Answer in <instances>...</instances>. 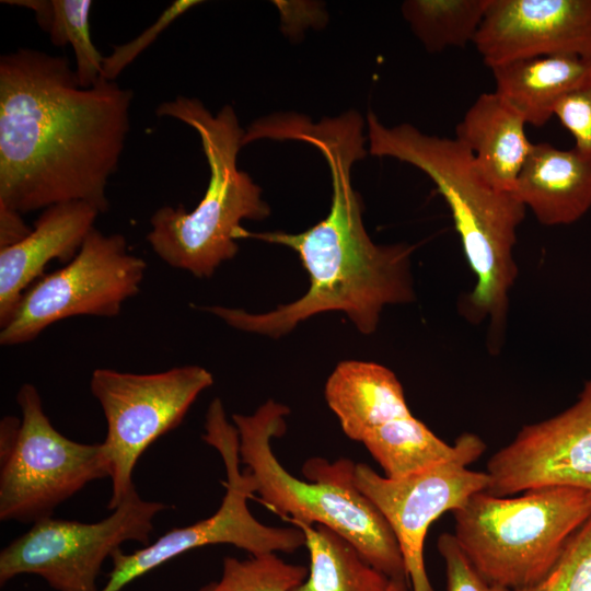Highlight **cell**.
Masks as SVG:
<instances>
[{"label":"cell","instance_id":"16","mask_svg":"<svg viewBox=\"0 0 591 591\" xmlns=\"http://www.w3.org/2000/svg\"><path fill=\"white\" fill-rule=\"evenodd\" d=\"M513 194L540 223L571 224L591 209V157L533 143Z\"/></svg>","mask_w":591,"mask_h":591},{"label":"cell","instance_id":"20","mask_svg":"<svg viewBox=\"0 0 591 591\" xmlns=\"http://www.w3.org/2000/svg\"><path fill=\"white\" fill-rule=\"evenodd\" d=\"M471 436L463 433L450 445L410 415L372 430L361 443L385 477L398 479L456 457Z\"/></svg>","mask_w":591,"mask_h":591},{"label":"cell","instance_id":"30","mask_svg":"<svg viewBox=\"0 0 591 591\" xmlns=\"http://www.w3.org/2000/svg\"><path fill=\"white\" fill-rule=\"evenodd\" d=\"M385 591H410L408 579L405 577L390 579Z\"/></svg>","mask_w":591,"mask_h":591},{"label":"cell","instance_id":"26","mask_svg":"<svg viewBox=\"0 0 591 591\" xmlns=\"http://www.w3.org/2000/svg\"><path fill=\"white\" fill-rule=\"evenodd\" d=\"M201 3L196 0H175L158 18L132 40L117 46L113 53L104 57L101 77L115 81L120 72L129 66L149 45H151L177 18L190 8Z\"/></svg>","mask_w":591,"mask_h":591},{"label":"cell","instance_id":"15","mask_svg":"<svg viewBox=\"0 0 591 591\" xmlns=\"http://www.w3.org/2000/svg\"><path fill=\"white\" fill-rule=\"evenodd\" d=\"M101 211L93 205L67 201L49 206L21 242L0 248V326L14 316L30 285L53 259L69 263L94 229Z\"/></svg>","mask_w":591,"mask_h":591},{"label":"cell","instance_id":"13","mask_svg":"<svg viewBox=\"0 0 591 591\" xmlns=\"http://www.w3.org/2000/svg\"><path fill=\"white\" fill-rule=\"evenodd\" d=\"M489 495L507 497L544 486L591 491V378L569 407L523 426L488 460Z\"/></svg>","mask_w":591,"mask_h":591},{"label":"cell","instance_id":"29","mask_svg":"<svg viewBox=\"0 0 591 591\" xmlns=\"http://www.w3.org/2000/svg\"><path fill=\"white\" fill-rule=\"evenodd\" d=\"M32 229L25 223L21 212L0 204V248L21 242Z\"/></svg>","mask_w":591,"mask_h":591},{"label":"cell","instance_id":"22","mask_svg":"<svg viewBox=\"0 0 591 591\" xmlns=\"http://www.w3.org/2000/svg\"><path fill=\"white\" fill-rule=\"evenodd\" d=\"M8 4L32 10L39 27L55 46L69 44L74 53L76 76L80 86L94 85L102 73L104 57L92 42L90 0H5Z\"/></svg>","mask_w":591,"mask_h":591},{"label":"cell","instance_id":"2","mask_svg":"<svg viewBox=\"0 0 591 591\" xmlns=\"http://www.w3.org/2000/svg\"><path fill=\"white\" fill-rule=\"evenodd\" d=\"M363 126L361 115L349 111L318 123L308 120L299 130L298 140L316 148L329 167L332 202L323 220L297 234L254 233L244 228L237 233V240L254 237L293 250L310 277L305 294L266 313L224 306H208L206 311L236 329L273 338L315 314L341 311L359 332L371 334L385 305L415 299L410 274L414 246L376 245L362 222L351 167L367 154Z\"/></svg>","mask_w":591,"mask_h":591},{"label":"cell","instance_id":"6","mask_svg":"<svg viewBox=\"0 0 591 591\" xmlns=\"http://www.w3.org/2000/svg\"><path fill=\"white\" fill-rule=\"evenodd\" d=\"M518 497L473 495L454 517V537L489 582L522 590L554 567L571 535L591 517V491L532 488Z\"/></svg>","mask_w":591,"mask_h":591},{"label":"cell","instance_id":"7","mask_svg":"<svg viewBox=\"0 0 591 591\" xmlns=\"http://www.w3.org/2000/svg\"><path fill=\"white\" fill-rule=\"evenodd\" d=\"M21 418L0 422V520L34 523L89 483L109 477L101 443H81L61 434L43 409L40 395L25 383L16 395Z\"/></svg>","mask_w":591,"mask_h":591},{"label":"cell","instance_id":"10","mask_svg":"<svg viewBox=\"0 0 591 591\" xmlns=\"http://www.w3.org/2000/svg\"><path fill=\"white\" fill-rule=\"evenodd\" d=\"M169 506L142 499L136 488L105 519L84 523L38 520L0 553V583L37 575L57 591H100L106 558L129 542L149 544L153 519Z\"/></svg>","mask_w":591,"mask_h":591},{"label":"cell","instance_id":"23","mask_svg":"<svg viewBox=\"0 0 591 591\" xmlns=\"http://www.w3.org/2000/svg\"><path fill=\"white\" fill-rule=\"evenodd\" d=\"M488 0H408L402 5L416 37L431 53L473 43Z\"/></svg>","mask_w":591,"mask_h":591},{"label":"cell","instance_id":"17","mask_svg":"<svg viewBox=\"0 0 591 591\" xmlns=\"http://www.w3.org/2000/svg\"><path fill=\"white\" fill-rule=\"evenodd\" d=\"M526 123L495 91L482 93L455 128V139L473 155L496 189L513 193L533 143Z\"/></svg>","mask_w":591,"mask_h":591},{"label":"cell","instance_id":"21","mask_svg":"<svg viewBox=\"0 0 591 591\" xmlns=\"http://www.w3.org/2000/svg\"><path fill=\"white\" fill-rule=\"evenodd\" d=\"M310 554L305 580L291 591H385L390 578L345 537L324 525L299 523Z\"/></svg>","mask_w":591,"mask_h":591},{"label":"cell","instance_id":"9","mask_svg":"<svg viewBox=\"0 0 591 591\" xmlns=\"http://www.w3.org/2000/svg\"><path fill=\"white\" fill-rule=\"evenodd\" d=\"M212 383V374L199 366L141 374L105 368L93 371L91 393L107 425L103 445L111 465L109 510L136 488L132 473L142 453L176 428L198 395Z\"/></svg>","mask_w":591,"mask_h":591},{"label":"cell","instance_id":"14","mask_svg":"<svg viewBox=\"0 0 591 591\" xmlns=\"http://www.w3.org/2000/svg\"><path fill=\"white\" fill-rule=\"evenodd\" d=\"M473 44L489 68L551 55L591 58V0H488Z\"/></svg>","mask_w":591,"mask_h":591},{"label":"cell","instance_id":"3","mask_svg":"<svg viewBox=\"0 0 591 591\" xmlns=\"http://www.w3.org/2000/svg\"><path fill=\"white\" fill-rule=\"evenodd\" d=\"M369 152L393 158L424 172L451 210L476 283L463 303L468 321H489V348L502 339L509 293L517 278L513 258L517 230L525 206L513 193L496 189L483 176L472 153L455 138L428 135L410 124L385 126L368 112Z\"/></svg>","mask_w":591,"mask_h":591},{"label":"cell","instance_id":"18","mask_svg":"<svg viewBox=\"0 0 591 591\" xmlns=\"http://www.w3.org/2000/svg\"><path fill=\"white\" fill-rule=\"evenodd\" d=\"M325 399L344 433L358 442L372 430L413 415L394 372L375 362H339L325 384Z\"/></svg>","mask_w":591,"mask_h":591},{"label":"cell","instance_id":"27","mask_svg":"<svg viewBox=\"0 0 591 591\" xmlns=\"http://www.w3.org/2000/svg\"><path fill=\"white\" fill-rule=\"evenodd\" d=\"M445 567L447 591H515L486 580L471 564L451 533L437 542Z\"/></svg>","mask_w":591,"mask_h":591},{"label":"cell","instance_id":"28","mask_svg":"<svg viewBox=\"0 0 591 591\" xmlns=\"http://www.w3.org/2000/svg\"><path fill=\"white\" fill-rule=\"evenodd\" d=\"M554 116L572 136L573 148L591 157V79L566 95L555 107Z\"/></svg>","mask_w":591,"mask_h":591},{"label":"cell","instance_id":"8","mask_svg":"<svg viewBox=\"0 0 591 591\" xmlns=\"http://www.w3.org/2000/svg\"><path fill=\"white\" fill-rule=\"evenodd\" d=\"M202 439L217 449L225 467V494L219 509L207 519L167 531L132 553L116 549L111 556L113 569L100 591H120L166 561L207 545L229 544L251 556L293 553L305 545L304 533L298 526H269L250 511L247 500L255 495V484L240 468L237 430L227 420L219 398L208 408Z\"/></svg>","mask_w":591,"mask_h":591},{"label":"cell","instance_id":"1","mask_svg":"<svg viewBox=\"0 0 591 591\" xmlns=\"http://www.w3.org/2000/svg\"><path fill=\"white\" fill-rule=\"evenodd\" d=\"M134 92L82 88L65 56L19 48L0 58V204L22 215L81 200L105 212L130 128Z\"/></svg>","mask_w":591,"mask_h":591},{"label":"cell","instance_id":"24","mask_svg":"<svg viewBox=\"0 0 591 591\" xmlns=\"http://www.w3.org/2000/svg\"><path fill=\"white\" fill-rule=\"evenodd\" d=\"M309 568L286 563L276 553L247 559L224 557L221 577L198 591H291L308 577Z\"/></svg>","mask_w":591,"mask_h":591},{"label":"cell","instance_id":"12","mask_svg":"<svg viewBox=\"0 0 591 591\" xmlns=\"http://www.w3.org/2000/svg\"><path fill=\"white\" fill-rule=\"evenodd\" d=\"M476 434L454 459L392 479L364 463L355 466V485L382 513L399 545L412 591H433L426 572L424 544L429 526L447 511L462 508L475 494L485 491L489 475L467 465L485 451Z\"/></svg>","mask_w":591,"mask_h":591},{"label":"cell","instance_id":"25","mask_svg":"<svg viewBox=\"0 0 591 591\" xmlns=\"http://www.w3.org/2000/svg\"><path fill=\"white\" fill-rule=\"evenodd\" d=\"M518 591H591V517L568 540L551 571Z\"/></svg>","mask_w":591,"mask_h":591},{"label":"cell","instance_id":"19","mask_svg":"<svg viewBox=\"0 0 591 591\" xmlns=\"http://www.w3.org/2000/svg\"><path fill=\"white\" fill-rule=\"evenodd\" d=\"M495 92L526 125L543 127L557 104L591 79V58L551 55L521 59L490 68Z\"/></svg>","mask_w":591,"mask_h":591},{"label":"cell","instance_id":"11","mask_svg":"<svg viewBox=\"0 0 591 591\" xmlns=\"http://www.w3.org/2000/svg\"><path fill=\"white\" fill-rule=\"evenodd\" d=\"M146 269V260L129 253L121 234L105 235L94 228L72 260L25 291L14 316L1 328L0 344L28 343L71 316L118 315L123 303L139 292Z\"/></svg>","mask_w":591,"mask_h":591},{"label":"cell","instance_id":"4","mask_svg":"<svg viewBox=\"0 0 591 591\" xmlns=\"http://www.w3.org/2000/svg\"><path fill=\"white\" fill-rule=\"evenodd\" d=\"M289 408L268 399L252 415H233L240 461L268 509L292 524L324 525L349 541L387 578L406 576L397 540L382 513L355 485L356 463L313 457L303 464L306 480L291 475L271 449L286 430Z\"/></svg>","mask_w":591,"mask_h":591},{"label":"cell","instance_id":"5","mask_svg":"<svg viewBox=\"0 0 591 591\" xmlns=\"http://www.w3.org/2000/svg\"><path fill=\"white\" fill-rule=\"evenodd\" d=\"M155 113L196 130L210 178L192 211L182 205L159 208L150 219L147 240L167 265L197 278H209L220 264L236 255L241 221L262 220L270 213L260 187L236 165L245 130L232 106L224 105L212 115L200 100L183 95L162 102Z\"/></svg>","mask_w":591,"mask_h":591}]
</instances>
